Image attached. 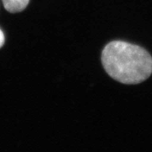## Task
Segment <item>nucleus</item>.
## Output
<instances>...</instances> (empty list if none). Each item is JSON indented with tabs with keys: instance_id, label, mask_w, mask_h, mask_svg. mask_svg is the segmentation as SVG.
Here are the masks:
<instances>
[{
	"instance_id": "1",
	"label": "nucleus",
	"mask_w": 152,
	"mask_h": 152,
	"mask_svg": "<svg viewBox=\"0 0 152 152\" xmlns=\"http://www.w3.org/2000/svg\"><path fill=\"white\" fill-rule=\"evenodd\" d=\"M103 66L109 75L123 84H138L152 73V58L146 49L123 41H113L102 54Z\"/></svg>"
},
{
	"instance_id": "2",
	"label": "nucleus",
	"mask_w": 152,
	"mask_h": 152,
	"mask_svg": "<svg viewBox=\"0 0 152 152\" xmlns=\"http://www.w3.org/2000/svg\"><path fill=\"white\" fill-rule=\"evenodd\" d=\"M30 0H2L4 8L9 12L17 13L26 9Z\"/></svg>"
},
{
	"instance_id": "3",
	"label": "nucleus",
	"mask_w": 152,
	"mask_h": 152,
	"mask_svg": "<svg viewBox=\"0 0 152 152\" xmlns=\"http://www.w3.org/2000/svg\"><path fill=\"white\" fill-rule=\"evenodd\" d=\"M4 35L3 32L1 31V30L0 29V48L3 46L4 43Z\"/></svg>"
}]
</instances>
